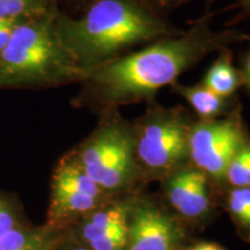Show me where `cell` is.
<instances>
[{
	"instance_id": "cell-1",
	"label": "cell",
	"mask_w": 250,
	"mask_h": 250,
	"mask_svg": "<svg viewBox=\"0 0 250 250\" xmlns=\"http://www.w3.org/2000/svg\"><path fill=\"white\" fill-rule=\"evenodd\" d=\"M212 14L206 13L188 30L167 36L90 71L81 80L79 92L71 100L76 109L103 112L140 102L156 101L164 87L176 83L213 52L232 44L248 42L242 30H214Z\"/></svg>"
},
{
	"instance_id": "cell-2",
	"label": "cell",
	"mask_w": 250,
	"mask_h": 250,
	"mask_svg": "<svg viewBox=\"0 0 250 250\" xmlns=\"http://www.w3.org/2000/svg\"><path fill=\"white\" fill-rule=\"evenodd\" d=\"M56 28L85 77L133 50L182 31L138 0H94L77 15L59 9Z\"/></svg>"
},
{
	"instance_id": "cell-3",
	"label": "cell",
	"mask_w": 250,
	"mask_h": 250,
	"mask_svg": "<svg viewBox=\"0 0 250 250\" xmlns=\"http://www.w3.org/2000/svg\"><path fill=\"white\" fill-rule=\"evenodd\" d=\"M58 9L19 21L0 52V89L41 90L85 78L56 28Z\"/></svg>"
},
{
	"instance_id": "cell-4",
	"label": "cell",
	"mask_w": 250,
	"mask_h": 250,
	"mask_svg": "<svg viewBox=\"0 0 250 250\" xmlns=\"http://www.w3.org/2000/svg\"><path fill=\"white\" fill-rule=\"evenodd\" d=\"M95 129L71 152L83 169L98 186L111 196L134 193L142 182L134 153L132 121L120 110L99 115Z\"/></svg>"
},
{
	"instance_id": "cell-5",
	"label": "cell",
	"mask_w": 250,
	"mask_h": 250,
	"mask_svg": "<svg viewBox=\"0 0 250 250\" xmlns=\"http://www.w3.org/2000/svg\"><path fill=\"white\" fill-rule=\"evenodd\" d=\"M196 116L183 105L147 103L132 121L134 153L143 180H162L189 161V134Z\"/></svg>"
},
{
	"instance_id": "cell-6",
	"label": "cell",
	"mask_w": 250,
	"mask_h": 250,
	"mask_svg": "<svg viewBox=\"0 0 250 250\" xmlns=\"http://www.w3.org/2000/svg\"><path fill=\"white\" fill-rule=\"evenodd\" d=\"M114 197L90 179L70 151L62 156L52 173L45 224L59 230H70Z\"/></svg>"
},
{
	"instance_id": "cell-7",
	"label": "cell",
	"mask_w": 250,
	"mask_h": 250,
	"mask_svg": "<svg viewBox=\"0 0 250 250\" xmlns=\"http://www.w3.org/2000/svg\"><path fill=\"white\" fill-rule=\"evenodd\" d=\"M250 138L242 105L226 117L195 120L189 134V161L214 184L224 187L225 174L237 152Z\"/></svg>"
},
{
	"instance_id": "cell-8",
	"label": "cell",
	"mask_w": 250,
	"mask_h": 250,
	"mask_svg": "<svg viewBox=\"0 0 250 250\" xmlns=\"http://www.w3.org/2000/svg\"><path fill=\"white\" fill-rule=\"evenodd\" d=\"M137 195L116 196L70 229V239L92 250H125L131 211Z\"/></svg>"
},
{
	"instance_id": "cell-9",
	"label": "cell",
	"mask_w": 250,
	"mask_h": 250,
	"mask_svg": "<svg viewBox=\"0 0 250 250\" xmlns=\"http://www.w3.org/2000/svg\"><path fill=\"white\" fill-rule=\"evenodd\" d=\"M182 241V229L173 215L152 199L136 197L125 250H177Z\"/></svg>"
},
{
	"instance_id": "cell-10",
	"label": "cell",
	"mask_w": 250,
	"mask_h": 250,
	"mask_svg": "<svg viewBox=\"0 0 250 250\" xmlns=\"http://www.w3.org/2000/svg\"><path fill=\"white\" fill-rule=\"evenodd\" d=\"M162 191L181 217L191 219L204 218L212 206V184L206 175L188 164L161 180Z\"/></svg>"
},
{
	"instance_id": "cell-11",
	"label": "cell",
	"mask_w": 250,
	"mask_h": 250,
	"mask_svg": "<svg viewBox=\"0 0 250 250\" xmlns=\"http://www.w3.org/2000/svg\"><path fill=\"white\" fill-rule=\"evenodd\" d=\"M171 92L189 103L197 120L212 121L226 117L241 107L239 95L225 98L206 88L201 83L196 85H183L179 81L169 86Z\"/></svg>"
},
{
	"instance_id": "cell-12",
	"label": "cell",
	"mask_w": 250,
	"mask_h": 250,
	"mask_svg": "<svg viewBox=\"0 0 250 250\" xmlns=\"http://www.w3.org/2000/svg\"><path fill=\"white\" fill-rule=\"evenodd\" d=\"M70 236V230H59L27 223L0 237V250H57Z\"/></svg>"
},
{
	"instance_id": "cell-13",
	"label": "cell",
	"mask_w": 250,
	"mask_h": 250,
	"mask_svg": "<svg viewBox=\"0 0 250 250\" xmlns=\"http://www.w3.org/2000/svg\"><path fill=\"white\" fill-rule=\"evenodd\" d=\"M201 83L225 98L237 95L239 89L243 87V80L239 67L234 65V56L230 48H224L218 51L217 58L206 71Z\"/></svg>"
},
{
	"instance_id": "cell-14",
	"label": "cell",
	"mask_w": 250,
	"mask_h": 250,
	"mask_svg": "<svg viewBox=\"0 0 250 250\" xmlns=\"http://www.w3.org/2000/svg\"><path fill=\"white\" fill-rule=\"evenodd\" d=\"M58 8L57 0H0V20L22 21Z\"/></svg>"
},
{
	"instance_id": "cell-15",
	"label": "cell",
	"mask_w": 250,
	"mask_h": 250,
	"mask_svg": "<svg viewBox=\"0 0 250 250\" xmlns=\"http://www.w3.org/2000/svg\"><path fill=\"white\" fill-rule=\"evenodd\" d=\"M226 206L233 221L247 241H250V189L227 188Z\"/></svg>"
},
{
	"instance_id": "cell-16",
	"label": "cell",
	"mask_w": 250,
	"mask_h": 250,
	"mask_svg": "<svg viewBox=\"0 0 250 250\" xmlns=\"http://www.w3.org/2000/svg\"><path fill=\"white\" fill-rule=\"evenodd\" d=\"M27 223L29 220L18 197L14 193L0 190V237Z\"/></svg>"
},
{
	"instance_id": "cell-17",
	"label": "cell",
	"mask_w": 250,
	"mask_h": 250,
	"mask_svg": "<svg viewBox=\"0 0 250 250\" xmlns=\"http://www.w3.org/2000/svg\"><path fill=\"white\" fill-rule=\"evenodd\" d=\"M250 189V138L237 152L225 174L224 187Z\"/></svg>"
},
{
	"instance_id": "cell-18",
	"label": "cell",
	"mask_w": 250,
	"mask_h": 250,
	"mask_svg": "<svg viewBox=\"0 0 250 250\" xmlns=\"http://www.w3.org/2000/svg\"><path fill=\"white\" fill-rule=\"evenodd\" d=\"M143 5L147 6L152 11L156 12V13L166 15L168 12L173 11L175 8H179L186 2L190 1V0H138Z\"/></svg>"
},
{
	"instance_id": "cell-19",
	"label": "cell",
	"mask_w": 250,
	"mask_h": 250,
	"mask_svg": "<svg viewBox=\"0 0 250 250\" xmlns=\"http://www.w3.org/2000/svg\"><path fill=\"white\" fill-rule=\"evenodd\" d=\"M239 70L241 72L243 80L242 88L246 89L247 94H248L250 98V37L248 40V46H247L245 51H242L241 56H240Z\"/></svg>"
},
{
	"instance_id": "cell-20",
	"label": "cell",
	"mask_w": 250,
	"mask_h": 250,
	"mask_svg": "<svg viewBox=\"0 0 250 250\" xmlns=\"http://www.w3.org/2000/svg\"><path fill=\"white\" fill-rule=\"evenodd\" d=\"M94 0H57L61 11L70 15H77L83 12Z\"/></svg>"
},
{
	"instance_id": "cell-21",
	"label": "cell",
	"mask_w": 250,
	"mask_h": 250,
	"mask_svg": "<svg viewBox=\"0 0 250 250\" xmlns=\"http://www.w3.org/2000/svg\"><path fill=\"white\" fill-rule=\"evenodd\" d=\"M232 8L237 9V14L229 20L228 26H234L240 21L250 18V0H236V2L232 6Z\"/></svg>"
},
{
	"instance_id": "cell-22",
	"label": "cell",
	"mask_w": 250,
	"mask_h": 250,
	"mask_svg": "<svg viewBox=\"0 0 250 250\" xmlns=\"http://www.w3.org/2000/svg\"><path fill=\"white\" fill-rule=\"evenodd\" d=\"M19 21H11V20H0V52L4 50L6 44L11 39L13 34L14 27Z\"/></svg>"
},
{
	"instance_id": "cell-23",
	"label": "cell",
	"mask_w": 250,
	"mask_h": 250,
	"mask_svg": "<svg viewBox=\"0 0 250 250\" xmlns=\"http://www.w3.org/2000/svg\"><path fill=\"white\" fill-rule=\"evenodd\" d=\"M187 250H226V249H225L224 247L217 245V243L201 242L189 247V248H187Z\"/></svg>"
},
{
	"instance_id": "cell-24",
	"label": "cell",
	"mask_w": 250,
	"mask_h": 250,
	"mask_svg": "<svg viewBox=\"0 0 250 250\" xmlns=\"http://www.w3.org/2000/svg\"><path fill=\"white\" fill-rule=\"evenodd\" d=\"M57 250H92V249L83 245H80V243L73 241V240H71L70 237H68L66 241L62 243Z\"/></svg>"
},
{
	"instance_id": "cell-25",
	"label": "cell",
	"mask_w": 250,
	"mask_h": 250,
	"mask_svg": "<svg viewBox=\"0 0 250 250\" xmlns=\"http://www.w3.org/2000/svg\"><path fill=\"white\" fill-rule=\"evenodd\" d=\"M205 1H208V4L210 5V4H212V2H213V1H215V0H205Z\"/></svg>"
}]
</instances>
